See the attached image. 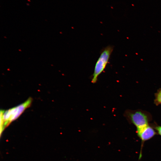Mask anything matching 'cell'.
<instances>
[{"mask_svg": "<svg viewBox=\"0 0 161 161\" xmlns=\"http://www.w3.org/2000/svg\"><path fill=\"white\" fill-rule=\"evenodd\" d=\"M136 133L141 140L142 145L145 142L150 139L157 134L154 128L149 124L137 129Z\"/></svg>", "mask_w": 161, "mask_h": 161, "instance_id": "4", "label": "cell"}, {"mask_svg": "<svg viewBox=\"0 0 161 161\" xmlns=\"http://www.w3.org/2000/svg\"><path fill=\"white\" fill-rule=\"evenodd\" d=\"M114 47L108 45L101 51L100 55L96 61L93 74L91 77V82L96 83L99 75L104 70L109 61L113 52Z\"/></svg>", "mask_w": 161, "mask_h": 161, "instance_id": "3", "label": "cell"}, {"mask_svg": "<svg viewBox=\"0 0 161 161\" xmlns=\"http://www.w3.org/2000/svg\"><path fill=\"white\" fill-rule=\"evenodd\" d=\"M32 98L19 105L7 110L0 111V117L3 122V129L13 121L17 119L25 110L30 106L32 102Z\"/></svg>", "mask_w": 161, "mask_h": 161, "instance_id": "1", "label": "cell"}, {"mask_svg": "<svg viewBox=\"0 0 161 161\" xmlns=\"http://www.w3.org/2000/svg\"><path fill=\"white\" fill-rule=\"evenodd\" d=\"M154 101L157 106L161 104V88L158 89L155 93Z\"/></svg>", "mask_w": 161, "mask_h": 161, "instance_id": "5", "label": "cell"}, {"mask_svg": "<svg viewBox=\"0 0 161 161\" xmlns=\"http://www.w3.org/2000/svg\"><path fill=\"white\" fill-rule=\"evenodd\" d=\"M157 134L161 136V126L156 125L154 127Z\"/></svg>", "mask_w": 161, "mask_h": 161, "instance_id": "6", "label": "cell"}, {"mask_svg": "<svg viewBox=\"0 0 161 161\" xmlns=\"http://www.w3.org/2000/svg\"><path fill=\"white\" fill-rule=\"evenodd\" d=\"M124 115L128 122L134 125L137 129L149 124L152 120L149 113L141 109L127 110L125 112Z\"/></svg>", "mask_w": 161, "mask_h": 161, "instance_id": "2", "label": "cell"}]
</instances>
